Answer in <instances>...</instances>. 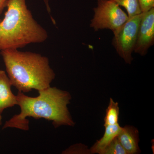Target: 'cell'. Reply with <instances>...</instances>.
Wrapping results in <instances>:
<instances>
[{
    "instance_id": "e0dca14e",
    "label": "cell",
    "mask_w": 154,
    "mask_h": 154,
    "mask_svg": "<svg viewBox=\"0 0 154 154\" xmlns=\"http://www.w3.org/2000/svg\"><path fill=\"white\" fill-rule=\"evenodd\" d=\"M2 113L0 112V125L2 124Z\"/></svg>"
},
{
    "instance_id": "277c9868",
    "label": "cell",
    "mask_w": 154,
    "mask_h": 154,
    "mask_svg": "<svg viewBox=\"0 0 154 154\" xmlns=\"http://www.w3.org/2000/svg\"><path fill=\"white\" fill-rule=\"evenodd\" d=\"M90 26L95 31L109 29L113 32L128 20L127 14L112 0H97Z\"/></svg>"
},
{
    "instance_id": "30bf717a",
    "label": "cell",
    "mask_w": 154,
    "mask_h": 154,
    "mask_svg": "<svg viewBox=\"0 0 154 154\" xmlns=\"http://www.w3.org/2000/svg\"><path fill=\"white\" fill-rule=\"evenodd\" d=\"M119 113L118 102H114L112 98H110V102L106 109V114L104 117V127L118 123Z\"/></svg>"
},
{
    "instance_id": "5bb4252c",
    "label": "cell",
    "mask_w": 154,
    "mask_h": 154,
    "mask_svg": "<svg viewBox=\"0 0 154 154\" xmlns=\"http://www.w3.org/2000/svg\"><path fill=\"white\" fill-rule=\"evenodd\" d=\"M142 13H145L154 8V0H138Z\"/></svg>"
},
{
    "instance_id": "7c38bea8",
    "label": "cell",
    "mask_w": 154,
    "mask_h": 154,
    "mask_svg": "<svg viewBox=\"0 0 154 154\" xmlns=\"http://www.w3.org/2000/svg\"><path fill=\"white\" fill-rule=\"evenodd\" d=\"M103 154H127V153L116 137L105 149Z\"/></svg>"
},
{
    "instance_id": "52a82bcc",
    "label": "cell",
    "mask_w": 154,
    "mask_h": 154,
    "mask_svg": "<svg viewBox=\"0 0 154 154\" xmlns=\"http://www.w3.org/2000/svg\"><path fill=\"white\" fill-rule=\"evenodd\" d=\"M117 137L127 154L140 153L139 133L137 128L132 125H125L122 128Z\"/></svg>"
},
{
    "instance_id": "9c48e42d",
    "label": "cell",
    "mask_w": 154,
    "mask_h": 154,
    "mask_svg": "<svg viewBox=\"0 0 154 154\" xmlns=\"http://www.w3.org/2000/svg\"><path fill=\"white\" fill-rule=\"evenodd\" d=\"M105 127V132L103 136L97 140L90 149L91 154H103L105 149L118 136L122 128L119 123Z\"/></svg>"
},
{
    "instance_id": "5b68a950",
    "label": "cell",
    "mask_w": 154,
    "mask_h": 154,
    "mask_svg": "<svg viewBox=\"0 0 154 154\" xmlns=\"http://www.w3.org/2000/svg\"><path fill=\"white\" fill-rule=\"evenodd\" d=\"M142 16V13L128 19L113 32L112 45L119 55L125 63L129 64L133 60L132 54L134 51Z\"/></svg>"
},
{
    "instance_id": "ba28073f",
    "label": "cell",
    "mask_w": 154,
    "mask_h": 154,
    "mask_svg": "<svg viewBox=\"0 0 154 154\" xmlns=\"http://www.w3.org/2000/svg\"><path fill=\"white\" fill-rule=\"evenodd\" d=\"M10 79L6 72L0 70V112L17 105V95L13 94Z\"/></svg>"
},
{
    "instance_id": "4fadbf2b",
    "label": "cell",
    "mask_w": 154,
    "mask_h": 154,
    "mask_svg": "<svg viewBox=\"0 0 154 154\" xmlns=\"http://www.w3.org/2000/svg\"><path fill=\"white\" fill-rule=\"evenodd\" d=\"M86 146L82 144L74 145L63 152V154H91L90 150H87Z\"/></svg>"
},
{
    "instance_id": "2e32d148",
    "label": "cell",
    "mask_w": 154,
    "mask_h": 154,
    "mask_svg": "<svg viewBox=\"0 0 154 154\" xmlns=\"http://www.w3.org/2000/svg\"><path fill=\"white\" fill-rule=\"evenodd\" d=\"M45 4V7H46V10L48 12V14H50L51 13V8L49 5V0H43Z\"/></svg>"
},
{
    "instance_id": "6da1fadb",
    "label": "cell",
    "mask_w": 154,
    "mask_h": 154,
    "mask_svg": "<svg viewBox=\"0 0 154 154\" xmlns=\"http://www.w3.org/2000/svg\"><path fill=\"white\" fill-rule=\"evenodd\" d=\"M38 96L33 97L18 91L17 99L20 113L6 121L3 129L15 128L28 131L29 121L28 117L44 119L51 121L55 128L61 126H74L75 122L68 107L72 99L69 92L50 87L38 91Z\"/></svg>"
},
{
    "instance_id": "9a60e30c",
    "label": "cell",
    "mask_w": 154,
    "mask_h": 154,
    "mask_svg": "<svg viewBox=\"0 0 154 154\" xmlns=\"http://www.w3.org/2000/svg\"><path fill=\"white\" fill-rule=\"evenodd\" d=\"M8 0H0V16L2 13L3 11L7 5Z\"/></svg>"
},
{
    "instance_id": "7a4b0ae2",
    "label": "cell",
    "mask_w": 154,
    "mask_h": 154,
    "mask_svg": "<svg viewBox=\"0 0 154 154\" xmlns=\"http://www.w3.org/2000/svg\"><path fill=\"white\" fill-rule=\"evenodd\" d=\"M1 54L11 85L19 92L44 90L51 87L55 79L47 57L17 49L1 51Z\"/></svg>"
},
{
    "instance_id": "8992f818",
    "label": "cell",
    "mask_w": 154,
    "mask_h": 154,
    "mask_svg": "<svg viewBox=\"0 0 154 154\" xmlns=\"http://www.w3.org/2000/svg\"><path fill=\"white\" fill-rule=\"evenodd\" d=\"M154 43V8L142 13L134 52L141 56L146 54Z\"/></svg>"
},
{
    "instance_id": "3957f363",
    "label": "cell",
    "mask_w": 154,
    "mask_h": 154,
    "mask_svg": "<svg viewBox=\"0 0 154 154\" xmlns=\"http://www.w3.org/2000/svg\"><path fill=\"white\" fill-rule=\"evenodd\" d=\"M7 11L0 22V51L22 48L44 42L47 31L33 18L26 0H8Z\"/></svg>"
},
{
    "instance_id": "8fae6325",
    "label": "cell",
    "mask_w": 154,
    "mask_h": 154,
    "mask_svg": "<svg viewBox=\"0 0 154 154\" xmlns=\"http://www.w3.org/2000/svg\"><path fill=\"white\" fill-rule=\"evenodd\" d=\"M119 6L124 7L127 12L128 19L142 13L138 0H112Z\"/></svg>"
},
{
    "instance_id": "ac0fdd59",
    "label": "cell",
    "mask_w": 154,
    "mask_h": 154,
    "mask_svg": "<svg viewBox=\"0 0 154 154\" xmlns=\"http://www.w3.org/2000/svg\"><path fill=\"white\" fill-rule=\"evenodd\" d=\"M1 21H2V19H0V22H1Z\"/></svg>"
}]
</instances>
